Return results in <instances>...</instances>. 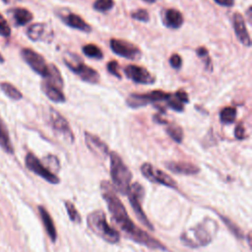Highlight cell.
Returning a JSON list of instances; mask_svg holds the SVG:
<instances>
[{"instance_id": "cell-1", "label": "cell", "mask_w": 252, "mask_h": 252, "mask_svg": "<svg viewBox=\"0 0 252 252\" xmlns=\"http://www.w3.org/2000/svg\"><path fill=\"white\" fill-rule=\"evenodd\" d=\"M100 189L101 195L107 204L108 211L111 214L112 220L118 225V227L126 234L128 238L152 249L165 250V246L160 241L152 237L149 233L139 228L132 221L124 208V205L117 197L113 186L108 181H101Z\"/></svg>"}, {"instance_id": "cell-2", "label": "cell", "mask_w": 252, "mask_h": 252, "mask_svg": "<svg viewBox=\"0 0 252 252\" xmlns=\"http://www.w3.org/2000/svg\"><path fill=\"white\" fill-rule=\"evenodd\" d=\"M108 156L110 158V175L113 186L115 190L126 195L131 185L132 173L117 153L109 152Z\"/></svg>"}, {"instance_id": "cell-3", "label": "cell", "mask_w": 252, "mask_h": 252, "mask_svg": "<svg viewBox=\"0 0 252 252\" xmlns=\"http://www.w3.org/2000/svg\"><path fill=\"white\" fill-rule=\"evenodd\" d=\"M87 222L90 229L104 241L114 244L120 240L118 231L108 224L106 216L102 211L92 212L87 218Z\"/></svg>"}, {"instance_id": "cell-4", "label": "cell", "mask_w": 252, "mask_h": 252, "mask_svg": "<svg viewBox=\"0 0 252 252\" xmlns=\"http://www.w3.org/2000/svg\"><path fill=\"white\" fill-rule=\"evenodd\" d=\"M63 62L67 66V68L75 73L82 81L89 84L98 83V72L92 67L86 65L78 55L74 53H67L63 58Z\"/></svg>"}, {"instance_id": "cell-5", "label": "cell", "mask_w": 252, "mask_h": 252, "mask_svg": "<svg viewBox=\"0 0 252 252\" xmlns=\"http://www.w3.org/2000/svg\"><path fill=\"white\" fill-rule=\"evenodd\" d=\"M180 239L185 245L190 247H200L208 245L213 240V233L209 230L207 223L203 222L184 231Z\"/></svg>"}, {"instance_id": "cell-6", "label": "cell", "mask_w": 252, "mask_h": 252, "mask_svg": "<svg viewBox=\"0 0 252 252\" xmlns=\"http://www.w3.org/2000/svg\"><path fill=\"white\" fill-rule=\"evenodd\" d=\"M172 94L162 92L160 90H155L147 94H130L126 98V103L131 108L143 107L147 104L167 100Z\"/></svg>"}, {"instance_id": "cell-7", "label": "cell", "mask_w": 252, "mask_h": 252, "mask_svg": "<svg viewBox=\"0 0 252 252\" xmlns=\"http://www.w3.org/2000/svg\"><path fill=\"white\" fill-rule=\"evenodd\" d=\"M129 198V202L131 204L132 209L134 210L137 218L139 219V220L141 222H143V224L145 226H147L148 228H150L151 230H154V226L153 224L150 222V220H148L146 214L144 213L143 209H142V205H141V201L144 197V189L141 186L140 183L135 182L132 183L129 187V190L126 194Z\"/></svg>"}, {"instance_id": "cell-8", "label": "cell", "mask_w": 252, "mask_h": 252, "mask_svg": "<svg viewBox=\"0 0 252 252\" xmlns=\"http://www.w3.org/2000/svg\"><path fill=\"white\" fill-rule=\"evenodd\" d=\"M109 46L113 53L128 60L137 61L142 56V51L137 45L124 39L111 38L109 41Z\"/></svg>"}, {"instance_id": "cell-9", "label": "cell", "mask_w": 252, "mask_h": 252, "mask_svg": "<svg viewBox=\"0 0 252 252\" xmlns=\"http://www.w3.org/2000/svg\"><path fill=\"white\" fill-rule=\"evenodd\" d=\"M141 172L142 174L151 182L158 183L160 185H164L170 188H177V184L175 180L164 171L157 168L153 164L149 162H145L141 165Z\"/></svg>"}, {"instance_id": "cell-10", "label": "cell", "mask_w": 252, "mask_h": 252, "mask_svg": "<svg viewBox=\"0 0 252 252\" xmlns=\"http://www.w3.org/2000/svg\"><path fill=\"white\" fill-rule=\"evenodd\" d=\"M23 60L38 75L46 78L49 72V64L46 63L44 57L31 48H23L21 50Z\"/></svg>"}, {"instance_id": "cell-11", "label": "cell", "mask_w": 252, "mask_h": 252, "mask_svg": "<svg viewBox=\"0 0 252 252\" xmlns=\"http://www.w3.org/2000/svg\"><path fill=\"white\" fill-rule=\"evenodd\" d=\"M25 162H26L27 168H29L31 171L40 176L47 182L51 184H58L60 182L59 177L53 172H51L32 153L27 154Z\"/></svg>"}, {"instance_id": "cell-12", "label": "cell", "mask_w": 252, "mask_h": 252, "mask_svg": "<svg viewBox=\"0 0 252 252\" xmlns=\"http://www.w3.org/2000/svg\"><path fill=\"white\" fill-rule=\"evenodd\" d=\"M48 120L52 129L64 136L68 143H73L75 140L73 131L65 117H63L56 109L50 107L48 112Z\"/></svg>"}, {"instance_id": "cell-13", "label": "cell", "mask_w": 252, "mask_h": 252, "mask_svg": "<svg viewBox=\"0 0 252 252\" xmlns=\"http://www.w3.org/2000/svg\"><path fill=\"white\" fill-rule=\"evenodd\" d=\"M125 76L136 84L153 85L156 82V77L146 68L138 65H128L124 68Z\"/></svg>"}, {"instance_id": "cell-14", "label": "cell", "mask_w": 252, "mask_h": 252, "mask_svg": "<svg viewBox=\"0 0 252 252\" xmlns=\"http://www.w3.org/2000/svg\"><path fill=\"white\" fill-rule=\"evenodd\" d=\"M27 35L32 41L51 42L54 37V32L48 24L34 23L28 28Z\"/></svg>"}, {"instance_id": "cell-15", "label": "cell", "mask_w": 252, "mask_h": 252, "mask_svg": "<svg viewBox=\"0 0 252 252\" xmlns=\"http://www.w3.org/2000/svg\"><path fill=\"white\" fill-rule=\"evenodd\" d=\"M57 15L61 19V21L71 29H75L84 32H91L93 30L91 25H89L81 16L74 14L70 11L66 12L63 9L57 12Z\"/></svg>"}, {"instance_id": "cell-16", "label": "cell", "mask_w": 252, "mask_h": 252, "mask_svg": "<svg viewBox=\"0 0 252 252\" xmlns=\"http://www.w3.org/2000/svg\"><path fill=\"white\" fill-rule=\"evenodd\" d=\"M85 143L88 149L96 157L100 158H105L109 155L108 146L101 141L96 135H94L90 132L85 131Z\"/></svg>"}, {"instance_id": "cell-17", "label": "cell", "mask_w": 252, "mask_h": 252, "mask_svg": "<svg viewBox=\"0 0 252 252\" xmlns=\"http://www.w3.org/2000/svg\"><path fill=\"white\" fill-rule=\"evenodd\" d=\"M232 25H233L234 32H235L237 38L239 39V41L247 47L251 46V38H250L249 32L246 29L244 18L240 13H234L233 14V16H232Z\"/></svg>"}, {"instance_id": "cell-18", "label": "cell", "mask_w": 252, "mask_h": 252, "mask_svg": "<svg viewBox=\"0 0 252 252\" xmlns=\"http://www.w3.org/2000/svg\"><path fill=\"white\" fill-rule=\"evenodd\" d=\"M164 164L168 170L176 174L194 175L200 171V168L196 164L187 161H167Z\"/></svg>"}, {"instance_id": "cell-19", "label": "cell", "mask_w": 252, "mask_h": 252, "mask_svg": "<svg viewBox=\"0 0 252 252\" xmlns=\"http://www.w3.org/2000/svg\"><path fill=\"white\" fill-rule=\"evenodd\" d=\"M162 22L166 28L177 30L181 28V26L183 25L184 18L180 11H178L177 9L170 8L162 12Z\"/></svg>"}, {"instance_id": "cell-20", "label": "cell", "mask_w": 252, "mask_h": 252, "mask_svg": "<svg viewBox=\"0 0 252 252\" xmlns=\"http://www.w3.org/2000/svg\"><path fill=\"white\" fill-rule=\"evenodd\" d=\"M41 91L53 102L62 103V102H65V100H66L65 94H63L61 89H59L58 87H56L46 81H43L41 83Z\"/></svg>"}, {"instance_id": "cell-21", "label": "cell", "mask_w": 252, "mask_h": 252, "mask_svg": "<svg viewBox=\"0 0 252 252\" xmlns=\"http://www.w3.org/2000/svg\"><path fill=\"white\" fill-rule=\"evenodd\" d=\"M38 212H39V216L42 220V223H43L46 233L48 234L50 240L52 242H55L57 239V231H56V228H55V225H54L51 216L49 215L47 210L42 206L38 207Z\"/></svg>"}, {"instance_id": "cell-22", "label": "cell", "mask_w": 252, "mask_h": 252, "mask_svg": "<svg viewBox=\"0 0 252 252\" xmlns=\"http://www.w3.org/2000/svg\"><path fill=\"white\" fill-rule=\"evenodd\" d=\"M8 13L12 17L16 26H25L28 23H30L33 18V15L32 14V12L22 7H16V8L10 9Z\"/></svg>"}, {"instance_id": "cell-23", "label": "cell", "mask_w": 252, "mask_h": 252, "mask_svg": "<svg viewBox=\"0 0 252 252\" xmlns=\"http://www.w3.org/2000/svg\"><path fill=\"white\" fill-rule=\"evenodd\" d=\"M0 147L7 154L14 153V149L10 140L8 129L1 118H0Z\"/></svg>"}, {"instance_id": "cell-24", "label": "cell", "mask_w": 252, "mask_h": 252, "mask_svg": "<svg viewBox=\"0 0 252 252\" xmlns=\"http://www.w3.org/2000/svg\"><path fill=\"white\" fill-rule=\"evenodd\" d=\"M167 135L176 143H181L183 141V130L182 128L174 123V122H171V123H166V129H165Z\"/></svg>"}, {"instance_id": "cell-25", "label": "cell", "mask_w": 252, "mask_h": 252, "mask_svg": "<svg viewBox=\"0 0 252 252\" xmlns=\"http://www.w3.org/2000/svg\"><path fill=\"white\" fill-rule=\"evenodd\" d=\"M0 88L2 90V92L11 99L13 100H19L23 97L22 93L12 84L8 83V82H2L0 84Z\"/></svg>"}, {"instance_id": "cell-26", "label": "cell", "mask_w": 252, "mask_h": 252, "mask_svg": "<svg viewBox=\"0 0 252 252\" xmlns=\"http://www.w3.org/2000/svg\"><path fill=\"white\" fill-rule=\"evenodd\" d=\"M237 110L233 106H226L220 112V120L223 124H231L236 119Z\"/></svg>"}, {"instance_id": "cell-27", "label": "cell", "mask_w": 252, "mask_h": 252, "mask_svg": "<svg viewBox=\"0 0 252 252\" xmlns=\"http://www.w3.org/2000/svg\"><path fill=\"white\" fill-rule=\"evenodd\" d=\"M82 51L86 56H88L90 58L96 59V60H100L103 57V53H102L101 49L93 43L84 45L82 48Z\"/></svg>"}, {"instance_id": "cell-28", "label": "cell", "mask_w": 252, "mask_h": 252, "mask_svg": "<svg viewBox=\"0 0 252 252\" xmlns=\"http://www.w3.org/2000/svg\"><path fill=\"white\" fill-rule=\"evenodd\" d=\"M196 54L201 58V60L204 62L206 69L209 71L213 70V63L211 60V57L209 55V51L205 46H200L196 49Z\"/></svg>"}, {"instance_id": "cell-29", "label": "cell", "mask_w": 252, "mask_h": 252, "mask_svg": "<svg viewBox=\"0 0 252 252\" xmlns=\"http://www.w3.org/2000/svg\"><path fill=\"white\" fill-rule=\"evenodd\" d=\"M114 6L113 0H95L93 7L97 12H107Z\"/></svg>"}, {"instance_id": "cell-30", "label": "cell", "mask_w": 252, "mask_h": 252, "mask_svg": "<svg viewBox=\"0 0 252 252\" xmlns=\"http://www.w3.org/2000/svg\"><path fill=\"white\" fill-rule=\"evenodd\" d=\"M65 207L69 216V219L74 221V222H81V216L79 215L76 207L74 206L73 203L69 202V201H65Z\"/></svg>"}, {"instance_id": "cell-31", "label": "cell", "mask_w": 252, "mask_h": 252, "mask_svg": "<svg viewBox=\"0 0 252 252\" xmlns=\"http://www.w3.org/2000/svg\"><path fill=\"white\" fill-rule=\"evenodd\" d=\"M43 161L45 163V165H47L46 167L51 171L53 172L52 170H55V171H58L59 168H60V162H59V159L53 156V155H48L47 157H45L43 158ZM54 173V172H53Z\"/></svg>"}, {"instance_id": "cell-32", "label": "cell", "mask_w": 252, "mask_h": 252, "mask_svg": "<svg viewBox=\"0 0 252 252\" xmlns=\"http://www.w3.org/2000/svg\"><path fill=\"white\" fill-rule=\"evenodd\" d=\"M220 219L222 220L223 223L228 227V229L235 235V237H237V238H243V233H242L241 229H240L235 223H233L229 219H227V218H225V217H223V216H220Z\"/></svg>"}, {"instance_id": "cell-33", "label": "cell", "mask_w": 252, "mask_h": 252, "mask_svg": "<svg viewBox=\"0 0 252 252\" xmlns=\"http://www.w3.org/2000/svg\"><path fill=\"white\" fill-rule=\"evenodd\" d=\"M131 18L139 22L147 23L150 21V14L146 9H138L131 13Z\"/></svg>"}, {"instance_id": "cell-34", "label": "cell", "mask_w": 252, "mask_h": 252, "mask_svg": "<svg viewBox=\"0 0 252 252\" xmlns=\"http://www.w3.org/2000/svg\"><path fill=\"white\" fill-rule=\"evenodd\" d=\"M166 104L169 108L177 111V112H181L184 110V104L174 96V94H171V96L166 100Z\"/></svg>"}, {"instance_id": "cell-35", "label": "cell", "mask_w": 252, "mask_h": 252, "mask_svg": "<svg viewBox=\"0 0 252 252\" xmlns=\"http://www.w3.org/2000/svg\"><path fill=\"white\" fill-rule=\"evenodd\" d=\"M11 34V28L5 18L0 14V35L8 37Z\"/></svg>"}, {"instance_id": "cell-36", "label": "cell", "mask_w": 252, "mask_h": 252, "mask_svg": "<svg viewBox=\"0 0 252 252\" xmlns=\"http://www.w3.org/2000/svg\"><path fill=\"white\" fill-rule=\"evenodd\" d=\"M106 69L107 71L113 75L114 77L118 78V79H121V75L119 73V65H118V62L115 61V60H112V61H109L107 64H106Z\"/></svg>"}, {"instance_id": "cell-37", "label": "cell", "mask_w": 252, "mask_h": 252, "mask_svg": "<svg viewBox=\"0 0 252 252\" xmlns=\"http://www.w3.org/2000/svg\"><path fill=\"white\" fill-rule=\"evenodd\" d=\"M169 64H170V66L173 69L178 70V69H180V67L182 65V59H181V57L178 54L174 53L169 58Z\"/></svg>"}, {"instance_id": "cell-38", "label": "cell", "mask_w": 252, "mask_h": 252, "mask_svg": "<svg viewBox=\"0 0 252 252\" xmlns=\"http://www.w3.org/2000/svg\"><path fill=\"white\" fill-rule=\"evenodd\" d=\"M174 96L176 97V98H178L183 104L184 103H188L189 102V96H188V94H187V93L186 92H184L183 90H179V91H177L175 94H174Z\"/></svg>"}, {"instance_id": "cell-39", "label": "cell", "mask_w": 252, "mask_h": 252, "mask_svg": "<svg viewBox=\"0 0 252 252\" xmlns=\"http://www.w3.org/2000/svg\"><path fill=\"white\" fill-rule=\"evenodd\" d=\"M234 136H235V138L238 139V140H243V139H245V137H246L245 129H244V127H243L241 124H239V125H237V126L235 127Z\"/></svg>"}, {"instance_id": "cell-40", "label": "cell", "mask_w": 252, "mask_h": 252, "mask_svg": "<svg viewBox=\"0 0 252 252\" xmlns=\"http://www.w3.org/2000/svg\"><path fill=\"white\" fill-rule=\"evenodd\" d=\"M214 1L219 5L224 6V7H231L234 4V0H214Z\"/></svg>"}, {"instance_id": "cell-41", "label": "cell", "mask_w": 252, "mask_h": 252, "mask_svg": "<svg viewBox=\"0 0 252 252\" xmlns=\"http://www.w3.org/2000/svg\"><path fill=\"white\" fill-rule=\"evenodd\" d=\"M5 4H12V3H16V2H20L22 0H2Z\"/></svg>"}, {"instance_id": "cell-42", "label": "cell", "mask_w": 252, "mask_h": 252, "mask_svg": "<svg viewBox=\"0 0 252 252\" xmlns=\"http://www.w3.org/2000/svg\"><path fill=\"white\" fill-rule=\"evenodd\" d=\"M4 62V57L2 56V54L0 53V63H3Z\"/></svg>"}, {"instance_id": "cell-43", "label": "cell", "mask_w": 252, "mask_h": 252, "mask_svg": "<svg viewBox=\"0 0 252 252\" xmlns=\"http://www.w3.org/2000/svg\"><path fill=\"white\" fill-rule=\"evenodd\" d=\"M144 1H146V2H148V3H154L156 0H144Z\"/></svg>"}]
</instances>
